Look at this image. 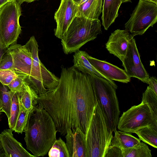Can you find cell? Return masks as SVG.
Instances as JSON below:
<instances>
[{
    "label": "cell",
    "mask_w": 157,
    "mask_h": 157,
    "mask_svg": "<svg viewBox=\"0 0 157 157\" xmlns=\"http://www.w3.org/2000/svg\"><path fill=\"white\" fill-rule=\"evenodd\" d=\"M38 102L49 114L61 135H65L69 128H78L86 135L96 102L90 75L73 66L61 67L57 86L39 95Z\"/></svg>",
    "instance_id": "1"
},
{
    "label": "cell",
    "mask_w": 157,
    "mask_h": 157,
    "mask_svg": "<svg viewBox=\"0 0 157 157\" xmlns=\"http://www.w3.org/2000/svg\"><path fill=\"white\" fill-rule=\"evenodd\" d=\"M24 132L27 149L36 157L46 155L56 140L57 131L49 114L38 103L30 112Z\"/></svg>",
    "instance_id": "2"
},
{
    "label": "cell",
    "mask_w": 157,
    "mask_h": 157,
    "mask_svg": "<svg viewBox=\"0 0 157 157\" xmlns=\"http://www.w3.org/2000/svg\"><path fill=\"white\" fill-rule=\"evenodd\" d=\"M101 26L99 19L76 16L65 36L61 39L64 53L69 54L75 52L87 42L94 40L102 32Z\"/></svg>",
    "instance_id": "3"
},
{
    "label": "cell",
    "mask_w": 157,
    "mask_h": 157,
    "mask_svg": "<svg viewBox=\"0 0 157 157\" xmlns=\"http://www.w3.org/2000/svg\"><path fill=\"white\" fill-rule=\"evenodd\" d=\"M113 137V132L109 130L99 103L96 100L86 134L87 157H105Z\"/></svg>",
    "instance_id": "4"
},
{
    "label": "cell",
    "mask_w": 157,
    "mask_h": 157,
    "mask_svg": "<svg viewBox=\"0 0 157 157\" xmlns=\"http://www.w3.org/2000/svg\"><path fill=\"white\" fill-rule=\"evenodd\" d=\"M90 75L95 99L98 102L108 128L117 130L120 111L116 89L107 80L91 73Z\"/></svg>",
    "instance_id": "5"
},
{
    "label": "cell",
    "mask_w": 157,
    "mask_h": 157,
    "mask_svg": "<svg viewBox=\"0 0 157 157\" xmlns=\"http://www.w3.org/2000/svg\"><path fill=\"white\" fill-rule=\"evenodd\" d=\"M25 45L32 59L31 76L25 80L38 95L43 94L56 87L59 78L47 69L39 59V46L34 36H31Z\"/></svg>",
    "instance_id": "6"
},
{
    "label": "cell",
    "mask_w": 157,
    "mask_h": 157,
    "mask_svg": "<svg viewBox=\"0 0 157 157\" xmlns=\"http://www.w3.org/2000/svg\"><path fill=\"white\" fill-rule=\"evenodd\" d=\"M21 5L17 1L8 2L0 8V44L3 48L17 42L21 32Z\"/></svg>",
    "instance_id": "7"
},
{
    "label": "cell",
    "mask_w": 157,
    "mask_h": 157,
    "mask_svg": "<svg viewBox=\"0 0 157 157\" xmlns=\"http://www.w3.org/2000/svg\"><path fill=\"white\" fill-rule=\"evenodd\" d=\"M157 21V4L149 0H139L124 27L134 37L143 35Z\"/></svg>",
    "instance_id": "8"
},
{
    "label": "cell",
    "mask_w": 157,
    "mask_h": 157,
    "mask_svg": "<svg viewBox=\"0 0 157 157\" xmlns=\"http://www.w3.org/2000/svg\"><path fill=\"white\" fill-rule=\"evenodd\" d=\"M152 125H157V120L147 104L141 102L123 113L119 118L117 127L120 131L132 134L139 128Z\"/></svg>",
    "instance_id": "9"
},
{
    "label": "cell",
    "mask_w": 157,
    "mask_h": 157,
    "mask_svg": "<svg viewBox=\"0 0 157 157\" xmlns=\"http://www.w3.org/2000/svg\"><path fill=\"white\" fill-rule=\"evenodd\" d=\"M122 66L130 77L136 78L147 84L149 76L140 59L136 41L133 38L129 43Z\"/></svg>",
    "instance_id": "10"
},
{
    "label": "cell",
    "mask_w": 157,
    "mask_h": 157,
    "mask_svg": "<svg viewBox=\"0 0 157 157\" xmlns=\"http://www.w3.org/2000/svg\"><path fill=\"white\" fill-rule=\"evenodd\" d=\"M78 10V6L73 0H61L54 15L56 23L54 34L57 37L61 39L65 36L69 27L76 16Z\"/></svg>",
    "instance_id": "11"
},
{
    "label": "cell",
    "mask_w": 157,
    "mask_h": 157,
    "mask_svg": "<svg viewBox=\"0 0 157 157\" xmlns=\"http://www.w3.org/2000/svg\"><path fill=\"white\" fill-rule=\"evenodd\" d=\"M6 51L11 55L13 60L14 70L18 75L25 77L26 80L31 76L32 59L30 52L25 46L14 43Z\"/></svg>",
    "instance_id": "12"
},
{
    "label": "cell",
    "mask_w": 157,
    "mask_h": 157,
    "mask_svg": "<svg viewBox=\"0 0 157 157\" xmlns=\"http://www.w3.org/2000/svg\"><path fill=\"white\" fill-rule=\"evenodd\" d=\"M134 37L126 29H117L111 33L105 48L109 52L123 62L129 44Z\"/></svg>",
    "instance_id": "13"
},
{
    "label": "cell",
    "mask_w": 157,
    "mask_h": 157,
    "mask_svg": "<svg viewBox=\"0 0 157 157\" xmlns=\"http://www.w3.org/2000/svg\"><path fill=\"white\" fill-rule=\"evenodd\" d=\"M90 63L100 73L108 79L123 83L130 82V78L124 70L104 60H102L87 55Z\"/></svg>",
    "instance_id": "14"
},
{
    "label": "cell",
    "mask_w": 157,
    "mask_h": 157,
    "mask_svg": "<svg viewBox=\"0 0 157 157\" xmlns=\"http://www.w3.org/2000/svg\"><path fill=\"white\" fill-rule=\"evenodd\" d=\"M65 137L69 157H87L86 135L80 128L68 129Z\"/></svg>",
    "instance_id": "15"
},
{
    "label": "cell",
    "mask_w": 157,
    "mask_h": 157,
    "mask_svg": "<svg viewBox=\"0 0 157 157\" xmlns=\"http://www.w3.org/2000/svg\"><path fill=\"white\" fill-rule=\"evenodd\" d=\"M13 131L10 128L0 133V141L5 153V157H36L27 151L14 137Z\"/></svg>",
    "instance_id": "16"
},
{
    "label": "cell",
    "mask_w": 157,
    "mask_h": 157,
    "mask_svg": "<svg viewBox=\"0 0 157 157\" xmlns=\"http://www.w3.org/2000/svg\"><path fill=\"white\" fill-rule=\"evenodd\" d=\"M88 54L85 51L79 50L75 52L73 55V66L82 73L89 74L93 73L104 78L117 89V86L113 81L108 79L101 74L90 63L87 58Z\"/></svg>",
    "instance_id": "17"
},
{
    "label": "cell",
    "mask_w": 157,
    "mask_h": 157,
    "mask_svg": "<svg viewBox=\"0 0 157 157\" xmlns=\"http://www.w3.org/2000/svg\"><path fill=\"white\" fill-rule=\"evenodd\" d=\"M122 3L121 0H104L101 19L104 29L107 30L118 15V10Z\"/></svg>",
    "instance_id": "18"
},
{
    "label": "cell",
    "mask_w": 157,
    "mask_h": 157,
    "mask_svg": "<svg viewBox=\"0 0 157 157\" xmlns=\"http://www.w3.org/2000/svg\"><path fill=\"white\" fill-rule=\"evenodd\" d=\"M102 0H86L78 6L76 16L98 19L102 10Z\"/></svg>",
    "instance_id": "19"
},
{
    "label": "cell",
    "mask_w": 157,
    "mask_h": 157,
    "mask_svg": "<svg viewBox=\"0 0 157 157\" xmlns=\"http://www.w3.org/2000/svg\"><path fill=\"white\" fill-rule=\"evenodd\" d=\"M114 132L110 147H115L121 149L132 147L141 142L139 139L131 133L117 130Z\"/></svg>",
    "instance_id": "20"
},
{
    "label": "cell",
    "mask_w": 157,
    "mask_h": 157,
    "mask_svg": "<svg viewBox=\"0 0 157 157\" xmlns=\"http://www.w3.org/2000/svg\"><path fill=\"white\" fill-rule=\"evenodd\" d=\"M38 95L25 80L24 89L19 93L21 104L30 112L38 103Z\"/></svg>",
    "instance_id": "21"
},
{
    "label": "cell",
    "mask_w": 157,
    "mask_h": 157,
    "mask_svg": "<svg viewBox=\"0 0 157 157\" xmlns=\"http://www.w3.org/2000/svg\"><path fill=\"white\" fill-rule=\"evenodd\" d=\"M144 143L157 148V125H152L141 128L133 132Z\"/></svg>",
    "instance_id": "22"
},
{
    "label": "cell",
    "mask_w": 157,
    "mask_h": 157,
    "mask_svg": "<svg viewBox=\"0 0 157 157\" xmlns=\"http://www.w3.org/2000/svg\"><path fill=\"white\" fill-rule=\"evenodd\" d=\"M123 157H151V150L144 143L130 148L121 149Z\"/></svg>",
    "instance_id": "23"
},
{
    "label": "cell",
    "mask_w": 157,
    "mask_h": 157,
    "mask_svg": "<svg viewBox=\"0 0 157 157\" xmlns=\"http://www.w3.org/2000/svg\"><path fill=\"white\" fill-rule=\"evenodd\" d=\"M11 97L10 117L8 121L9 128L13 130L20 110L19 93L11 91Z\"/></svg>",
    "instance_id": "24"
},
{
    "label": "cell",
    "mask_w": 157,
    "mask_h": 157,
    "mask_svg": "<svg viewBox=\"0 0 157 157\" xmlns=\"http://www.w3.org/2000/svg\"><path fill=\"white\" fill-rule=\"evenodd\" d=\"M7 86L0 82V101L2 104L1 112L6 114L8 119L10 117L11 104V91Z\"/></svg>",
    "instance_id": "25"
},
{
    "label": "cell",
    "mask_w": 157,
    "mask_h": 157,
    "mask_svg": "<svg viewBox=\"0 0 157 157\" xmlns=\"http://www.w3.org/2000/svg\"><path fill=\"white\" fill-rule=\"evenodd\" d=\"M141 102L147 104L154 118L157 120V95L148 86L143 94Z\"/></svg>",
    "instance_id": "26"
},
{
    "label": "cell",
    "mask_w": 157,
    "mask_h": 157,
    "mask_svg": "<svg viewBox=\"0 0 157 157\" xmlns=\"http://www.w3.org/2000/svg\"><path fill=\"white\" fill-rule=\"evenodd\" d=\"M48 152L50 157H69L66 144L60 137L56 140Z\"/></svg>",
    "instance_id": "27"
},
{
    "label": "cell",
    "mask_w": 157,
    "mask_h": 157,
    "mask_svg": "<svg viewBox=\"0 0 157 157\" xmlns=\"http://www.w3.org/2000/svg\"><path fill=\"white\" fill-rule=\"evenodd\" d=\"M29 113L20 104V112L13 129V131L15 132L22 134L24 132L28 121Z\"/></svg>",
    "instance_id": "28"
},
{
    "label": "cell",
    "mask_w": 157,
    "mask_h": 157,
    "mask_svg": "<svg viewBox=\"0 0 157 157\" xmlns=\"http://www.w3.org/2000/svg\"><path fill=\"white\" fill-rule=\"evenodd\" d=\"M18 75L13 69H0V82L7 86Z\"/></svg>",
    "instance_id": "29"
},
{
    "label": "cell",
    "mask_w": 157,
    "mask_h": 157,
    "mask_svg": "<svg viewBox=\"0 0 157 157\" xmlns=\"http://www.w3.org/2000/svg\"><path fill=\"white\" fill-rule=\"evenodd\" d=\"M25 78L23 76L18 75L7 86L11 91L20 93L24 89Z\"/></svg>",
    "instance_id": "30"
},
{
    "label": "cell",
    "mask_w": 157,
    "mask_h": 157,
    "mask_svg": "<svg viewBox=\"0 0 157 157\" xmlns=\"http://www.w3.org/2000/svg\"><path fill=\"white\" fill-rule=\"evenodd\" d=\"M13 60L11 55L6 51L0 63V69H13Z\"/></svg>",
    "instance_id": "31"
},
{
    "label": "cell",
    "mask_w": 157,
    "mask_h": 157,
    "mask_svg": "<svg viewBox=\"0 0 157 157\" xmlns=\"http://www.w3.org/2000/svg\"><path fill=\"white\" fill-rule=\"evenodd\" d=\"M108 157H123L121 149L116 147L109 146L105 156Z\"/></svg>",
    "instance_id": "32"
},
{
    "label": "cell",
    "mask_w": 157,
    "mask_h": 157,
    "mask_svg": "<svg viewBox=\"0 0 157 157\" xmlns=\"http://www.w3.org/2000/svg\"><path fill=\"white\" fill-rule=\"evenodd\" d=\"M147 84L150 89L157 95V80L155 77H150Z\"/></svg>",
    "instance_id": "33"
},
{
    "label": "cell",
    "mask_w": 157,
    "mask_h": 157,
    "mask_svg": "<svg viewBox=\"0 0 157 157\" xmlns=\"http://www.w3.org/2000/svg\"><path fill=\"white\" fill-rule=\"evenodd\" d=\"M7 48H3L0 44V63L3 56L6 53Z\"/></svg>",
    "instance_id": "34"
},
{
    "label": "cell",
    "mask_w": 157,
    "mask_h": 157,
    "mask_svg": "<svg viewBox=\"0 0 157 157\" xmlns=\"http://www.w3.org/2000/svg\"><path fill=\"white\" fill-rule=\"evenodd\" d=\"M0 157H5V153L0 141Z\"/></svg>",
    "instance_id": "35"
},
{
    "label": "cell",
    "mask_w": 157,
    "mask_h": 157,
    "mask_svg": "<svg viewBox=\"0 0 157 157\" xmlns=\"http://www.w3.org/2000/svg\"><path fill=\"white\" fill-rule=\"evenodd\" d=\"M36 0H17L16 1L21 5V4L24 2H31Z\"/></svg>",
    "instance_id": "36"
},
{
    "label": "cell",
    "mask_w": 157,
    "mask_h": 157,
    "mask_svg": "<svg viewBox=\"0 0 157 157\" xmlns=\"http://www.w3.org/2000/svg\"><path fill=\"white\" fill-rule=\"evenodd\" d=\"M75 2L78 6L82 4L86 0H73Z\"/></svg>",
    "instance_id": "37"
},
{
    "label": "cell",
    "mask_w": 157,
    "mask_h": 157,
    "mask_svg": "<svg viewBox=\"0 0 157 157\" xmlns=\"http://www.w3.org/2000/svg\"><path fill=\"white\" fill-rule=\"evenodd\" d=\"M8 2L7 0H0V8Z\"/></svg>",
    "instance_id": "38"
},
{
    "label": "cell",
    "mask_w": 157,
    "mask_h": 157,
    "mask_svg": "<svg viewBox=\"0 0 157 157\" xmlns=\"http://www.w3.org/2000/svg\"><path fill=\"white\" fill-rule=\"evenodd\" d=\"M122 3L127 2H131V0H121Z\"/></svg>",
    "instance_id": "39"
},
{
    "label": "cell",
    "mask_w": 157,
    "mask_h": 157,
    "mask_svg": "<svg viewBox=\"0 0 157 157\" xmlns=\"http://www.w3.org/2000/svg\"><path fill=\"white\" fill-rule=\"evenodd\" d=\"M151 2L155 3L157 4V0H149Z\"/></svg>",
    "instance_id": "40"
},
{
    "label": "cell",
    "mask_w": 157,
    "mask_h": 157,
    "mask_svg": "<svg viewBox=\"0 0 157 157\" xmlns=\"http://www.w3.org/2000/svg\"><path fill=\"white\" fill-rule=\"evenodd\" d=\"M8 2L12 1H16L17 0H7Z\"/></svg>",
    "instance_id": "41"
},
{
    "label": "cell",
    "mask_w": 157,
    "mask_h": 157,
    "mask_svg": "<svg viewBox=\"0 0 157 157\" xmlns=\"http://www.w3.org/2000/svg\"><path fill=\"white\" fill-rule=\"evenodd\" d=\"M1 108H2V104L0 101V108H1Z\"/></svg>",
    "instance_id": "42"
},
{
    "label": "cell",
    "mask_w": 157,
    "mask_h": 157,
    "mask_svg": "<svg viewBox=\"0 0 157 157\" xmlns=\"http://www.w3.org/2000/svg\"><path fill=\"white\" fill-rule=\"evenodd\" d=\"M1 109L0 108V114L1 113Z\"/></svg>",
    "instance_id": "43"
},
{
    "label": "cell",
    "mask_w": 157,
    "mask_h": 157,
    "mask_svg": "<svg viewBox=\"0 0 157 157\" xmlns=\"http://www.w3.org/2000/svg\"></svg>",
    "instance_id": "44"
}]
</instances>
